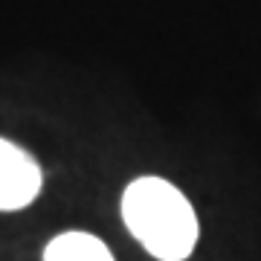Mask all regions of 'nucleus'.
<instances>
[{
  "mask_svg": "<svg viewBox=\"0 0 261 261\" xmlns=\"http://www.w3.org/2000/svg\"><path fill=\"white\" fill-rule=\"evenodd\" d=\"M130 235L160 261H183L197 244V215L186 195L163 177L134 180L122 195Z\"/></svg>",
  "mask_w": 261,
  "mask_h": 261,
  "instance_id": "obj_1",
  "label": "nucleus"
},
{
  "mask_svg": "<svg viewBox=\"0 0 261 261\" xmlns=\"http://www.w3.org/2000/svg\"><path fill=\"white\" fill-rule=\"evenodd\" d=\"M44 261H113V255L96 235L64 232L47 244Z\"/></svg>",
  "mask_w": 261,
  "mask_h": 261,
  "instance_id": "obj_3",
  "label": "nucleus"
},
{
  "mask_svg": "<svg viewBox=\"0 0 261 261\" xmlns=\"http://www.w3.org/2000/svg\"><path fill=\"white\" fill-rule=\"evenodd\" d=\"M41 192V168L15 142L0 140V212L23 209Z\"/></svg>",
  "mask_w": 261,
  "mask_h": 261,
  "instance_id": "obj_2",
  "label": "nucleus"
}]
</instances>
